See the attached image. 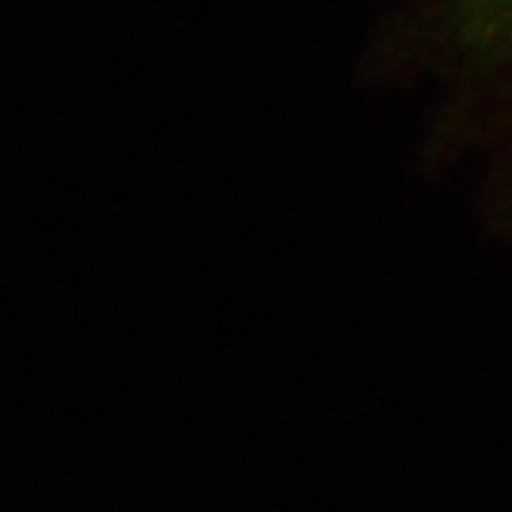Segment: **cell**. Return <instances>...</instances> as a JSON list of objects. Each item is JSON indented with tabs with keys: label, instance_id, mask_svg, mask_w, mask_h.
Segmentation results:
<instances>
[{
	"label": "cell",
	"instance_id": "1",
	"mask_svg": "<svg viewBox=\"0 0 512 512\" xmlns=\"http://www.w3.org/2000/svg\"><path fill=\"white\" fill-rule=\"evenodd\" d=\"M450 58L512 125V0H448Z\"/></svg>",
	"mask_w": 512,
	"mask_h": 512
}]
</instances>
